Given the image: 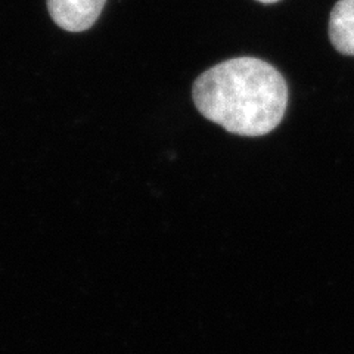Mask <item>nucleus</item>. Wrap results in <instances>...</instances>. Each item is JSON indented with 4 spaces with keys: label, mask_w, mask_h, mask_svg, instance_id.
Returning <instances> with one entry per match:
<instances>
[{
    "label": "nucleus",
    "mask_w": 354,
    "mask_h": 354,
    "mask_svg": "<svg viewBox=\"0 0 354 354\" xmlns=\"http://www.w3.org/2000/svg\"><path fill=\"white\" fill-rule=\"evenodd\" d=\"M329 39L339 53L354 57V0H338L332 8Z\"/></svg>",
    "instance_id": "obj_3"
},
{
    "label": "nucleus",
    "mask_w": 354,
    "mask_h": 354,
    "mask_svg": "<svg viewBox=\"0 0 354 354\" xmlns=\"http://www.w3.org/2000/svg\"><path fill=\"white\" fill-rule=\"evenodd\" d=\"M257 2H260V3H264V5H270V3H276V2H279V0H257Z\"/></svg>",
    "instance_id": "obj_4"
},
{
    "label": "nucleus",
    "mask_w": 354,
    "mask_h": 354,
    "mask_svg": "<svg viewBox=\"0 0 354 354\" xmlns=\"http://www.w3.org/2000/svg\"><path fill=\"white\" fill-rule=\"evenodd\" d=\"M105 3L106 0H48V9L59 28L82 32L95 24Z\"/></svg>",
    "instance_id": "obj_2"
},
{
    "label": "nucleus",
    "mask_w": 354,
    "mask_h": 354,
    "mask_svg": "<svg viewBox=\"0 0 354 354\" xmlns=\"http://www.w3.org/2000/svg\"><path fill=\"white\" fill-rule=\"evenodd\" d=\"M196 109L239 136H264L281 124L288 87L273 65L259 58H232L198 77L192 87Z\"/></svg>",
    "instance_id": "obj_1"
}]
</instances>
